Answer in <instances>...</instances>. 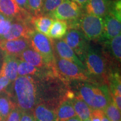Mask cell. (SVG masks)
Masks as SVG:
<instances>
[{"mask_svg": "<svg viewBox=\"0 0 121 121\" xmlns=\"http://www.w3.org/2000/svg\"><path fill=\"white\" fill-rule=\"evenodd\" d=\"M17 58L20 60L25 62L34 67L52 72L48 67L42 56L30 47L24 51Z\"/></svg>", "mask_w": 121, "mask_h": 121, "instance_id": "cell-15", "label": "cell"}, {"mask_svg": "<svg viewBox=\"0 0 121 121\" xmlns=\"http://www.w3.org/2000/svg\"><path fill=\"white\" fill-rule=\"evenodd\" d=\"M83 121H91L90 119H86V120H84Z\"/></svg>", "mask_w": 121, "mask_h": 121, "instance_id": "cell-38", "label": "cell"}, {"mask_svg": "<svg viewBox=\"0 0 121 121\" xmlns=\"http://www.w3.org/2000/svg\"><path fill=\"white\" fill-rule=\"evenodd\" d=\"M13 83L10 96L22 112H30L44 104L57 108L66 97L65 84L54 75L19 76Z\"/></svg>", "mask_w": 121, "mask_h": 121, "instance_id": "cell-1", "label": "cell"}, {"mask_svg": "<svg viewBox=\"0 0 121 121\" xmlns=\"http://www.w3.org/2000/svg\"><path fill=\"white\" fill-rule=\"evenodd\" d=\"M30 47L29 39L22 38L13 40H0V50L4 54L16 57Z\"/></svg>", "mask_w": 121, "mask_h": 121, "instance_id": "cell-12", "label": "cell"}, {"mask_svg": "<svg viewBox=\"0 0 121 121\" xmlns=\"http://www.w3.org/2000/svg\"><path fill=\"white\" fill-rule=\"evenodd\" d=\"M56 110L54 107L40 104L35 107L32 113L36 121H57Z\"/></svg>", "mask_w": 121, "mask_h": 121, "instance_id": "cell-17", "label": "cell"}, {"mask_svg": "<svg viewBox=\"0 0 121 121\" xmlns=\"http://www.w3.org/2000/svg\"><path fill=\"white\" fill-rule=\"evenodd\" d=\"M16 107V104L6 90L0 93V115L2 121Z\"/></svg>", "mask_w": 121, "mask_h": 121, "instance_id": "cell-24", "label": "cell"}, {"mask_svg": "<svg viewBox=\"0 0 121 121\" xmlns=\"http://www.w3.org/2000/svg\"><path fill=\"white\" fill-rule=\"evenodd\" d=\"M8 78L5 76H0V93L6 90L7 87L11 84Z\"/></svg>", "mask_w": 121, "mask_h": 121, "instance_id": "cell-31", "label": "cell"}, {"mask_svg": "<svg viewBox=\"0 0 121 121\" xmlns=\"http://www.w3.org/2000/svg\"><path fill=\"white\" fill-rule=\"evenodd\" d=\"M2 61L1 60H0V72H1V66H2Z\"/></svg>", "mask_w": 121, "mask_h": 121, "instance_id": "cell-37", "label": "cell"}, {"mask_svg": "<svg viewBox=\"0 0 121 121\" xmlns=\"http://www.w3.org/2000/svg\"><path fill=\"white\" fill-rule=\"evenodd\" d=\"M105 48L113 59L120 63L121 60V35L119 34L109 40L102 41Z\"/></svg>", "mask_w": 121, "mask_h": 121, "instance_id": "cell-22", "label": "cell"}, {"mask_svg": "<svg viewBox=\"0 0 121 121\" xmlns=\"http://www.w3.org/2000/svg\"><path fill=\"white\" fill-rule=\"evenodd\" d=\"M29 40L30 47L42 56L49 69L58 78L52 39L35 30Z\"/></svg>", "mask_w": 121, "mask_h": 121, "instance_id": "cell-5", "label": "cell"}, {"mask_svg": "<svg viewBox=\"0 0 121 121\" xmlns=\"http://www.w3.org/2000/svg\"><path fill=\"white\" fill-rule=\"evenodd\" d=\"M19 59L13 56L4 54L1 66L0 76H5L11 82L18 77L17 69Z\"/></svg>", "mask_w": 121, "mask_h": 121, "instance_id": "cell-14", "label": "cell"}, {"mask_svg": "<svg viewBox=\"0 0 121 121\" xmlns=\"http://www.w3.org/2000/svg\"><path fill=\"white\" fill-rule=\"evenodd\" d=\"M20 121H36V119L32 112H22Z\"/></svg>", "mask_w": 121, "mask_h": 121, "instance_id": "cell-32", "label": "cell"}, {"mask_svg": "<svg viewBox=\"0 0 121 121\" xmlns=\"http://www.w3.org/2000/svg\"><path fill=\"white\" fill-rule=\"evenodd\" d=\"M68 30L67 24L66 21L54 20L47 36L51 39H62L66 35Z\"/></svg>", "mask_w": 121, "mask_h": 121, "instance_id": "cell-23", "label": "cell"}, {"mask_svg": "<svg viewBox=\"0 0 121 121\" xmlns=\"http://www.w3.org/2000/svg\"><path fill=\"white\" fill-rule=\"evenodd\" d=\"M70 100L76 116L81 121L90 118L93 109L81 98L76 95Z\"/></svg>", "mask_w": 121, "mask_h": 121, "instance_id": "cell-20", "label": "cell"}, {"mask_svg": "<svg viewBox=\"0 0 121 121\" xmlns=\"http://www.w3.org/2000/svg\"><path fill=\"white\" fill-rule=\"evenodd\" d=\"M63 40L76 54L77 56L83 63L86 53L89 46V40L86 38L81 31L79 30H68Z\"/></svg>", "mask_w": 121, "mask_h": 121, "instance_id": "cell-7", "label": "cell"}, {"mask_svg": "<svg viewBox=\"0 0 121 121\" xmlns=\"http://www.w3.org/2000/svg\"><path fill=\"white\" fill-rule=\"evenodd\" d=\"M108 13L112 15L118 20H121V1H112L110 3Z\"/></svg>", "mask_w": 121, "mask_h": 121, "instance_id": "cell-29", "label": "cell"}, {"mask_svg": "<svg viewBox=\"0 0 121 121\" xmlns=\"http://www.w3.org/2000/svg\"><path fill=\"white\" fill-rule=\"evenodd\" d=\"M52 42L55 55L60 58L72 62L85 70L84 64L79 60L72 48L69 47L63 39H52Z\"/></svg>", "mask_w": 121, "mask_h": 121, "instance_id": "cell-11", "label": "cell"}, {"mask_svg": "<svg viewBox=\"0 0 121 121\" xmlns=\"http://www.w3.org/2000/svg\"><path fill=\"white\" fill-rule=\"evenodd\" d=\"M57 121H67L76 116L71 100L65 97L60 102L56 110Z\"/></svg>", "mask_w": 121, "mask_h": 121, "instance_id": "cell-19", "label": "cell"}, {"mask_svg": "<svg viewBox=\"0 0 121 121\" xmlns=\"http://www.w3.org/2000/svg\"><path fill=\"white\" fill-rule=\"evenodd\" d=\"M102 121H109V119L108 118V117H107V116H106L105 113H104V114L103 115V116Z\"/></svg>", "mask_w": 121, "mask_h": 121, "instance_id": "cell-36", "label": "cell"}, {"mask_svg": "<svg viewBox=\"0 0 121 121\" xmlns=\"http://www.w3.org/2000/svg\"><path fill=\"white\" fill-rule=\"evenodd\" d=\"M78 28L89 41H99L103 33V18L82 13L78 19Z\"/></svg>", "mask_w": 121, "mask_h": 121, "instance_id": "cell-6", "label": "cell"}, {"mask_svg": "<svg viewBox=\"0 0 121 121\" xmlns=\"http://www.w3.org/2000/svg\"><path fill=\"white\" fill-rule=\"evenodd\" d=\"M34 30L31 22L13 20L9 31L0 40H13L22 38L29 39Z\"/></svg>", "mask_w": 121, "mask_h": 121, "instance_id": "cell-10", "label": "cell"}, {"mask_svg": "<svg viewBox=\"0 0 121 121\" xmlns=\"http://www.w3.org/2000/svg\"><path fill=\"white\" fill-rule=\"evenodd\" d=\"M67 121H82L81 120V119L79 117H78L77 116H75V117L71 118L69 119V120H67Z\"/></svg>", "mask_w": 121, "mask_h": 121, "instance_id": "cell-35", "label": "cell"}, {"mask_svg": "<svg viewBox=\"0 0 121 121\" xmlns=\"http://www.w3.org/2000/svg\"><path fill=\"white\" fill-rule=\"evenodd\" d=\"M113 1H116V0H113Z\"/></svg>", "mask_w": 121, "mask_h": 121, "instance_id": "cell-40", "label": "cell"}, {"mask_svg": "<svg viewBox=\"0 0 121 121\" xmlns=\"http://www.w3.org/2000/svg\"><path fill=\"white\" fill-rule=\"evenodd\" d=\"M103 33L99 41L109 40L121 34V22L117 18L108 13L103 17Z\"/></svg>", "mask_w": 121, "mask_h": 121, "instance_id": "cell-13", "label": "cell"}, {"mask_svg": "<svg viewBox=\"0 0 121 121\" xmlns=\"http://www.w3.org/2000/svg\"><path fill=\"white\" fill-rule=\"evenodd\" d=\"M53 21L54 19L48 15L41 14L32 16L31 22L35 30L47 36Z\"/></svg>", "mask_w": 121, "mask_h": 121, "instance_id": "cell-21", "label": "cell"}, {"mask_svg": "<svg viewBox=\"0 0 121 121\" xmlns=\"http://www.w3.org/2000/svg\"><path fill=\"white\" fill-rule=\"evenodd\" d=\"M21 113L22 111L17 107H15L4 121H20Z\"/></svg>", "mask_w": 121, "mask_h": 121, "instance_id": "cell-30", "label": "cell"}, {"mask_svg": "<svg viewBox=\"0 0 121 121\" xmlns=\"http://www.w3.org/2000/svg\"><path fill=\"white\" fill-rule=\"evenodd\" d=\"M13 20L12 18L0 13V39L8 32Z\"/></svg>", "mask_w": 121, "mask_h": 121, "instance_id": "cell-27", "label": "cell"}, {"mask_svg": "<svg viewBox=\"0 0 121 121\" xmlns=\"http://www.w3.org/2000/svg\"><path fill=\"white\" fill-rule=\"evenodd\" d=\"M82 9L71 0H63L49 16L54 20L66 22L75 20L78 19L82 14Z\"/></svg>", "mask_w": 121, "mask_h": 121, "instance_id": "cell-8", "label": "cell"}, {"mask_svg": "<svg viewBox=\"0 0 121 121\" xmlns=\"http://www.w3.org/2000/svg\"><path fill=\"white\" fill-rule=\"evenodd\" d=\"M86 72L96 81L95 78L107 82L109 71V61L105 54L100 51L89 45L86 53L84 62Z\"/></svg>", "mask_w": 121, "mask_h": 121, "instance_id": "cell-2", "label": "cell"}, {"mask_svg": "<svg viewBox=\"0 0 121 121\" xmlns=\"http://www.w3.org/2000/svg\"><path fill=\"white\" fill-rule=\"evenodd\" d=\"M71 1L76 3L77 4H78L82 8H84L85 4H86V3L88 2L89 0H71Z\"/></svg>", "mask_w": 121, "mask_h": 121, "instance_id": "cell-34", "label": "cell"}, {"mask_svg": "<svg viewBox=\"0 0 121 121\" xmlns=\"http://www.w3.org/2000/svg\"><path fill=\"white\" fill-rule=\"evenodd\" d=\"M45 0H28L29 12L33 16L41 15Z\"/></svg>", "mask_w": 121, "mask_h": 121, "instance_id": "cell-26", "label": "cell"}, {"mask_svg": "<svg viewBox=\"0 0 121 121\" xmlns=\"http://www.w3.org/2000/svg\"><path fill=\"white\" fill-rule=\"evenodd\" d=\"M93 83H83L79 86V96L93 110H103L106 108L112 99L105 90Z\"/></svg>", "mask_w": 121, "mask_h": 121, "instance_id": "cell-3", "label": "cell"}, {"mask_svg": "<svg viewBox=\"0 0 121 121\" xmlns=\"http://www.w3.org/2000/svg\"><path fill=\"white\" fill-rule=\"evenodd\" d=\"M104 113L109 121H121V110L116 106L112 99L107 105L104 110Z\"/></svg>", "mask_w": 121, "mask_h": 121, "instance_id": "cell-25", "label": "cell"}, {"mask_svg": "<svg viewBox=\"0 0 121 121\" xmlns=\"http://www.w3.org/2000/svg\"><path fill=\"white\" fill-rule=\"evenodd\" d=\"M19 76H45L48 75H54L50 71H47L37 68L19 60L17 69Z\"/></svg>", "mask_w": 121, "mask_h": 121, "instance_id": "cell-18", "label": "cell"}, {"mask_svg": "<svg viewBox=\"0 0 121 121\" xmlns=\"http://www.w3.org/2000/svg\"><path fill=\"white\" fill-rule=\"evenodd\" d=\"M0 13L13 20L31 22L32 15L20 8L15 0H0Z\"/></svg>", "mask_w": 121, "mask_h": 121, "instance_id": "cell-9", "label": "cell"}, {"mask_svg": "<svg viewBox=\"0 0 121 121\" xmlns=\"http://www.w3.org/2000/svg\"><path fill=\"white\" fill-rule=\"evenodd\" d=\"M15 1L20 8L29 12L28 0H15Z\"/></svg>", "mask_w": 121, "mask_h": 121, "instance_id": "cell-33", "label": "cell"}, {"mask_svg": "<svg viewBox=\"0 0 121 121\" xmlns=\"http://www.w3.org/2000/svg\"><path fill=\"white\" fill-rule=\"evenodd\" d=\"M111 0H89L84 9L87 14L103 18L108 13Z\"/></svg>", "mask_w": 121, "mask_h": 121, "instance_id": "cell-16", "label": "cell"}, {"mask_svg": "<svg viewBox=\"0 0 121 121\" xmlns=\"http://www.w3.org/2000/svg\"><path fill=\"white\" fill-rule=\"evenodd\" d=\"M54 58L58 78L65 84L71 80L85 81L96 84V81L91 78L86 71L76 64L60 58L55 54Z\"/></svg>", "mask_w": 121, "mask_h": 121, "instance_id": "cell-4", "label": "cell"}, {"mask_svg": "<svg viewBox=\"0 0 121 121\" xmlns=\"http://www.w3.org/2000/svg\"><path fill=\"white\" fill-rule=\"evenodd\" d=\"M0 121H2V117H1V115H0Z\"/></svg>", "mask_w": 121, "mask_h": 121, "instance_id": "cell-39", "label": "cell"}, {"mask_svg": "<svg viewBox=\"0 0 121 121\" xmlns=\"http://www.w3.org/2000/svg\"><path fill=\"white\" fill-rule=\"evenodd\" d=\"M63 1V0H45L42 14L49 16Z\"/></svg>", "mask_w": 121, "mask_h": 121, "instance_id": "cell-28", "label": "cell"}]
</instances>
